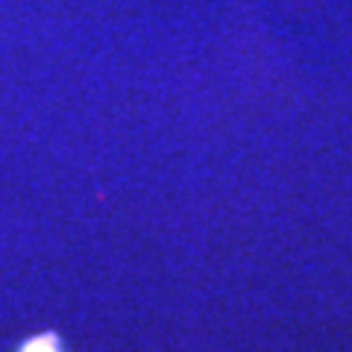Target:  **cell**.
<instances>
[{
  "instance_id": "1",
  "label": "cell",
  "mask_w": 352,
  "mask_h": 352,
  "mask_svg": "<svg viewBox=\"0 0 352 352\" xmlns=\"http://www.w3.org/2000/svg\"><path fill=\"white\" fill-rule=\"evenodd\" d=\"M18 352H59V340L56 335H41V338H32Z\"/></svg>"
}]
</instances>
